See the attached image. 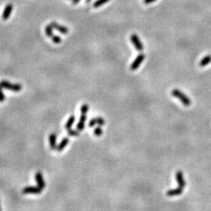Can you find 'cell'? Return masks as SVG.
I'll return each mask as SVG.
<instances>
[{"label":"cell","instance_id":"cell-15","mask_svg":"<svg viewBox=\"0 0 211 211\" xmlns=\"http://www.w3.org/2000/svg\"><path fill=\"white\" fill-rule=\"evenodd\" d=\"M68 142H69V139H68V138H64V139L61 141V142L59 144L58 146H57V149H57L58 152L62 151L63 149H64L66 146H67Z\"/></svg>","mask_w":211,"mask_h":211},{"label":"cell","instance_id":"cell-25","mask_svg":"<svg viewBox=\"0 0 211 211\" xmlns=\"http://www.w3.org/2000/svg\"><path fill=\"white\" fill-rule=\"evenodd\" d=\"M91 1H92V0H86L85 2H86V3H88V2H91Z\"/></svg>","mask_w":211,"mask_h":211},{"label":"cell","instance_id":"cell-14","mask_svg":"<svg viewBox=\"0 0 211 211\" xmlns=\"http://www.w3.org/2000/svg\"><path fill=\"white\" fill-rule=\"evenodd\" d=\"M56 141H57V135L55 133H53V134L49 135V145H50V148L52 149H57Z\"/></svg>","mask_w":211,"mask_h":211},{"label":"cell","instance_id":"cell-5","mask_svg":"<svg viewBox=\"0 0 211 211\" xmlns=\"http://www.w3.org/2000/svg\"><path fill=\"white\" fill-rule=\"evenodd\" d=\"M131 41L133 45L135 46L136 50H138V52H142L143 50V45L141 42L140 38H138L136 34H132L131 35Z\"/></svg>","mask_w":211,"mask_h":211},{"label":"cell","instance_id":"cell-21","mask_svg":"<svg viewBox=\"0 0 211 211\" xmlns=\"http://www.w3.org/2000/svg\"><path fill=\"white\" fill-rule=\"evenodd\" d=\"M88 109H89L88 105V104H84V105H82L81 107V112L82 114H86L88 111Z\"/></svg>","mask_w":211,"mask_h":211},{"label":"cell","instance_id":"cell-8","mask_svg":"<svg viewBox=\"0 0 211 211\" xmlns=\"http://www.w3.org/2000/svg\"><path fill=\"white\" fill-rule=\"evenodd\" d=\"M12 10H13V5L11 3L7 4L5 5V9H4L3 13H2V18L3 20H6L9 18V16H10L11 13H12Z\"/></svg>","mask_w":211,"mask_h":211},{"label":"cell","instance_id":"cell-20","mask_svg":"<svg viewBox=\"0 0 211 211\" xmlns=\"http://www.w3.org/2000/svg\"><path fill=\"white\" fill-rule=\"evenodd\" d=\"M102 133H103V131H102V127H100V125L99 126V127H95V130H94V134L98 137L100 136L101 135H102Z\"/></svg>","mask_w":211,"mask_h":211},{"label":"cell","instance_id":"cell-4","mask_svg":"<svg viewBox=\"0 0 211 211\" xmlns=\"http://www.w3.org/2000/svg\"><path fill=\"white\" fill-rule=\"evenodd\" d=\"M145 58H146V56H145V54H143V53H141V54L138 55V57L135 58V60L133 61L132 64H131V67H130V69H131V71H135V70L138 69V68L139 67V66H140L141 64H142V63L144 61Z\"/></svg>","mask_w":211,"mask_h":211},{"label":"cell","instance_id":"cell-6","mask_svg":"<svg viewBox=\"0 0 211 211\" xmlns=\"http://www.w3.org/2000/svg\"><path fill=\"white\" fill-rule=\"evenodd\" d=\"M42 191V189L39 186H29L24 188L22 192L24 194H39Z\"/></svg>","mask_w":211,"mask_h":211},{"label":"cell","instance_id":"cell-16","mask_svg":"<svg viewBox=\"0 0 211 211\" xmlns=\"http://www.w3.org/2000/svg\"><path fill=\"white\" fill-rule=\"evenodd\" d=\"M211 63V56L210 55H207V56H206V57H204V58H202V60H200V62H199V66L200 67H205V66L208 65L209 64H210Z\"/></svg>","mask_w":211,"mask_h":211},{"label":"cell","instance_id":"cell-17","mask_svg":"<svg viewBox=\"0 0 211 211\" xmlns=\"http://www.w3.org/2000/svg\"><path fill=\"white\" fill-rule=\"evenodd\" d=\"M74 120H75L74 115H71V116L69 117V119H68L67 121V123H66V124H65L66 129H69V128H71V127H72V125H73Z\"/></svg>","mask_w":211,"mask_h":211},{"label":"cell","instance_id":"cell-10","mask_svg":"<svg viewBox=\"0 0 211 211\" xmlns=\"http://www.w3.org/2000/svg\"><path fill=\"white\" fill-rule=\"evenodd\" d=\"M183 189H184L178 187L177 188V189H174L168 190V191L167 192V195H168V196H176V195H179L183 192Z\"/></svg>","mask_w":211,"mask_h":211},{"label":"cell","instance_id":"cell-9","mask_svg":"<svg viewBox=\"0 0 211 211\" xmlns=\"http://www.w3.org/2000/svg\"><path fill=\"white\" fill-rule=\"evenodd\" d=\"M50 24H51V26L53 27V28L56 29L57 31H60V32L62 33V34H67L68 31H69L67 27H64V26L62 25H60V24L56 23V22H52V23H50Z\"/></svg>","mask_w":211,"mask_h":211},{"label":"cell","instance_id":"cell-13","mask_svg":"<svg viewBox=\"0 0 211 211\" xmlns=\"http://www.w3.org/2000/svg\"><path fill=\"white\" fill-rule=\"evenodd\" d=\"M86 120V114H82L80 117V120H79L78 124L77 125V130L78 131H81L85 128V122Z\"/></svg>","mask_w":211,"mask_h":211},{"label":"cell","instance_id":"cell-1","mask_svg":"<svg viewBox=\"0 0 211 211\" xmlns=\"http://www.w3.org/2000/svg\"><path fill=\"white\" fill-rule=\"evenodd\" d=\"M171 94L173 96H175V98L178 99L179 100L183 103V105L185 106H189L191 105L192 102L190 100V99L186 95H185L184 93L182 92V91L178 89H174L171 92Z\"/></svg>","mask_w":211,"mask_h":211},{"label":"cell","instance_id":"cell-12","mask_svg":"<svg viewBox=\"0 0 211 211\" xmlns=\"http://www.w3.org/2000/svg\"><path fill=\"white\" fill-rule=\"evenodd\" d=\"M95 124H99V125L100 126L104 125V124H105V120H104V119L102 118V117L93 118L90 120L88 125H89V127H93V126H95Z\"/></svg>","mask_w":211,"mask_h":211},{"label":"cell","instance_id":"cell-24","mask_svg":"<svg viewBox=\"0 0 211 211\" xmlns=\"http://www.w3.org/2000/svg\"><path fill=\"white\" fill-rule=\"evenodd\" d=\"M81 0H72V3L73 4H78Z\"/></svg>","mask_w":211,"mask_h":211},{"label":"cell","instance_id":"cell-18","mask_svg":"<svg viewBox=\"0 0 211 211\" xmlns=\"http://www.w3.org/2000/svg\"><path fill=\"white\" fill-rule=\"evenodd\" d=\"M109 1V0H97V1H95V2H94V4H93V7H95V8L100 7V6H102V5H104L105 3L108 2Z\"/></svg>","mask_w":211,"mask_h":211},{"label":"cell","instance_id":"cell-23","mask_svg":"<svg viewBox=\"0 0 211 211\" xmlns=\"http://www.w3.org/2000/svg\"><path fill=\"white\" fill-rule=\"evenodd\" d=\"M156 0H144L143 2L145 4H149V3H152V2H155Z\"/></svg>","mask_w":211,"mask_h":211},{"label":"cell","instance_id":"cell-3","mask_svg":"<svg viewBox=\"0 0 211 211\" xmlns=\"http://www.w3.org/2000/svg\"><path fill=\"white\" fill-rule=\"evenodd\" d=\"M53 27L51 26V24H49V25H47L46 27V29H45V31H46V35H47L48 37H49V38H51L52 39H53V42L56 44H60V42H61V38H60V37L57 36V35H55L54 34H53Z\"/></svg>","mask_w":211,"mask_h":211},{"label":"cell","instance_id":"cell-2","mask_svg":"<svg viewBox=\"0 0 211 211\" xmlns=\"http://www.w3.org/2000/svg\"><path fill=\"white\" fill-rule=\"evenodd\" d=\"M0 86L2 88H6V89L11 90V91L19 92L22 89V86L19 84H11L10 82L2 81L0 82Z\"/></svg>","mask_w":211,"mask_h":211},{"label":"cell","instance_id":"cell-11","mask_svg":"<svg viewBox=\"0 0 211 211\" xmlns=\"http://www.w3.org/2000/svg\"><path fill=\"white\" fill-rule=\"evenodd\" d=\"M35 179H36V182L38 183V185L43 189L44 188L46 187V183L44 182L43 177H42L41 172H37L36 175H35Z\"/></svg>","mask_w":211,"mask_h":211},{"label":"cell","instance_id":"cell-22","mask_svg":"<svg viewBox=\"0 0 211 211\" xmlns=\"http://www.w3.org/2000/svg\"><path fill=\"white\" fill-rule=\"evenodd\" d=\"M5 100V95L2 92V88L0 86V102H3Z\"/></svg>","mask_w":211,"mask_h":211},{"label":"cell","instance_id":"cell-19","mask_svg":"<svg viewBox=\"0 0 211 211\" xmlns=\"http://www.w3.org/2000/svg\"><path fill=\"white\" fill-rule=\"evenodd\" d=\"M80 131H77V130H73L71 128H69V129H67V133L68 135H71V136H78V135H79V134H80V132H79Z\"/></svg>","mask_w":211,"mask_h":211},{"label":"cell","instance_id":"cell-7","mask_svg":"<svg viewBox=\"0 0 211 211\" xmlns=\"http://www.w3.org/2000/svg\"><path fill=\"white\" fill-rule=\"evenodd\" d=\"M175 178H176V181L178 184L179 187L184 189L185 186V181L184 175L181 171H177L176 175H175Z\"/></svg>","mask_w":211,"mask_h":211}]
</instances>
